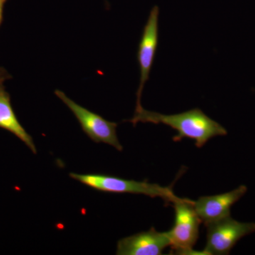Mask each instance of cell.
<instances>
[{
  "instance_id": "8",
  "label": "cell",
  "mask_w": 255,
  "mask_h": 255,
  "mask_svg": "<svg viewBox=\"0 0 255 255\" xmlns=\"http://www.w3.org/2000/svg\"><path fill=\"white\" fill-rule=\"evenodd\" d=\"M170 246L168 233L151 228L148 231L124 238L118 242V255H160Z\"/></svg>"
},
{
  "instance_id": "6",
  "label": "cell",
  "mask_w": 255,
  "mask_h": 255,
  "mask_svg": "<svg viewBox=\"0 0 255 255\" xmlns=\"http://www.w3.org/2000/svg\"><path fill=\"white\" fill-rule=\"evenodd\" d=\"M159 9L157 5L151 9L147 22L142 31L137 50V60L140 66V85L136 93V107H142L141 97L143 87L149 80L151 69L153 65L156 50L159 42Z\"/></svg>"
},
{
  "instance_id": "4",
  "label": "cell",
  "mask_w": 255,
  "mask_h": 255,
  "mask_svg": "<svg viewBox=\"0 0 255 255\" xmlns=\"http://www.w3.org/2000/svg\"><path fill=\"white\" fill-rule=\"evenodd\" d=\"M207 228L204 253L207 255H229L241 238L255 232V223H242L231 216L205 225Z\"/></svg>"
},
{
  "instance_id": "11",
  "label": "cell",
  "mask_w": 255,
  "mask_h": 255,
  "mask_svg": "<svg viewBox=\"0 0 255 255\" xmlns=\"http://www.w3.org/2000/svg\"><path fill=\"white\" fill-rule=\"evenodd\" d=\"M5 1H6V0H0V1L2 3H4Z\"/></svg>"
},
{
  "instance_id": "1",
  "label": "cell",
  "mask_w": 255,
  "mask_h": 255,
  "mask_svg": "<svg viewBox=\"0 0 255 255\" xmlns=\"http://www.w3.org/2000/svg\"><path fill=\"white\" fill-rule=\"evenodd\" d=\"M128 122L133 124V127L139 122L168 126L177 131V135L172 138L174 142L181 141L187 137L195 140V145L199 148L213 137L228 134L224 127L210 118L199 108L167 115L150 112L141 107L135 108L133 117Z\"/></svg>"
},
{
  "instance_id": "7",
  "label": "cell",
  "mask_w": 255,
  "mask_h": 255,
  "mask_svg": "<svg viewBox=\"0 0 255 255\" xmlns=\"http://www.w3.org/2000/svg\"><path fill=\"white\" fill-rule=\"evenodd\" d=\"M246 186L219 195L201 196L193 201V206L201 223L204 225L231 216V207L246 194Z\"/></svg>"
},
{
  "instance_id": "2",
  "label": "cell",
  "mask_w": 255,
  "mask_h": 255,
  "mask_svg": "<svg viewBox=\"0 0 255 255\" xmlns=\"http://www.w3.org/2000/svg\"><path fill=\"white\" fill-rule=\"evenodd\" d=\"M70 177L92 189L104 192L142 194L151 198L159 197L168 204L180 199L174 194L172 186L162 187L157 184H151L147 180L137 182L99 174L70 173Z\"/></svg>"
},
{
  "instance_id": "10",
  "label": "cell",
  "mask_w": 255,
  "mask_h": 255,
  "mask_svg": "<svg viewBox=\"0 0 255 255\" xmlns=\"http://www.w3.org/2000/svg\"><path fill=\"white\" fill-rule=\"evenodd\" d=\"M4 3L0 1V22H1V16H2V6Z\"/></svg>"
},
{
  "instance_id": "3",
  "label": "cell",
  "mask_w": 255,
  "mask_h": 255,
  "mask_svg": "<svg viewBox=\"0 0 255 255\" xmlns=\"http://www.w3.org/2000/svg\"><path fill=\"white\" fill-rule=\"evenodd\" d=\"M175 213L173 227L167 231L172 252L177 255H203L194 251L199 236L201 221L193 206V201L179 199L172 203Z\"/></svg>"
},
{
  "instance_id": "5",
  "label": "cell",
  "mask_w": 255,
  "mask_h": 255,
  "mask_svg": "<svg viewBox=\"0 0 255 255\" xmlns=\"http://www.w3.org/2000/svg\"><path fill=\"white\" fill-rule=\"evenodd\" d=\"M55 94L73 112L81 125L83 131L93 141L108 144L119 151L123 150V146L117 137L118 124L109 122L98 114L84 108L60 90H55Z\"/></svg>"
},
{
  "instance_id": "9",
  "label": "cell",
  "mask_w": 255,
  "mask_h": 255,
  "mask_svg": "<svg viewBox=\"0 0 255 255\" xmlns=\"http://www.w3.org/2000/svg\"><path fill=\"white\" fill-rule=\"evenodd\" d=\"M0 128L16 135L34 154L37 150L33 138L18 122L11 107L9 96L0 89Z\"/></svg>"
}]
</instances>
